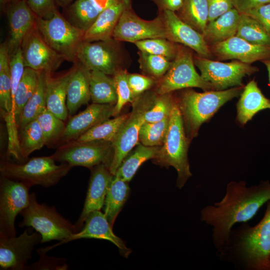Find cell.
<instances>
[{"label":"cell","mask_w":270,"mask_h":270,"mask_svg":"<svg viewBox=\"0 0 270 270\" xmlns=\"http://www.w3.org/2000/svg\"><path fill=\"white\" fill-rule=\"evenodd\" d=\"M270 200V182L261 181L248 186L244 180L227 184L224 196L200 210V220L212 228V238L216 253L228 242L234 226L247 222Z\"/></svg>","instance_id":"1"},{"label":"cell","mask_w":270,"mask_h":270,"mask_svg":"<svg viewBox=\"0 0 270 270\" xmlns=\"http://www.w3.org/2000/svg\"><path fill=\"white\" fill-rule=\"evenodd\" d=\"M216 254L244 270H270V200L259 222L242 223L232 228L228 243Z\"/></svg>","instance_id":"2"},{"label":"cell","mask_w":270,"mask_h":270,"mask_svg":"<svg viewBox=\"0 0 270 270\" xmlns=\"http://www.w3.org/2000/svg\"><path fill=\"white\" fill-rule=\"evenodd\" d=\"M244 86L203 92H196L190 88L180 90L176 97L185 132L190 142L198 135L202 124L210 120L226 102L238 96Z\"/></svg>","instance_id":"3"},{"label":"cell","mask_w":270,"mask_h":270,"mask_svg":"<svg viewBox=\"0 0 270 270\" xmlns=\"http://www.w3.org/2000/svg\"><path fill=\"white\" fill-rule=\"evenodd\" d=\"M190 142L186 136L182 118L174 96L170 124L163 144L155 158L166 166H172L177 172L176 186L181 189L192 176L188 159Z\"/></svg>","instance_id":"4"},{"label":"cell","mask_w":270,"mask_h":270,"mask_svg":"<svg viewBox=\"0 0 270 270\" xmlns=\"http://www.w3.org/2000/svg\"><path fill=\"white\" fill-rule=\"evenodd\" d=\"M52 156L34 157L24 163L2 160L0 175L22 182L29 186L40 185L48 188L58 184L72 168L67 163L56 164Z\"/></svg>","instance_id":"5"},{"label":"cell","mask_w":270,"mask_h":270,"mask_svg":"<svg viewBox=\"0 0 270 270\" xmlns=\"http://www.w3.org/2000/svg\"><path fill=\"white\" fill-rule=\"evenodd\" d=\"M20 214L21 228L30 226L42 236L41 243L62 240L76 232L74 224L61 216L54 206L38 203L34 192L30 194L28 206Z\"/></svg>","instance_id":"6"},{"label":"cell","mask_w":270,"mask_h":270,"mask_svg":"<svg viewBox=\"0 0 270 270\" xmlns=\"http://www.w3.org/2000/svg\"><path fill=\"white\" fill-rule=\"evenodd\" d=\"M122 42L114 38L95 42L83 41L76 53V62L90 70H98L108 75L126 69L128 57Z\"/></svg>","instance_id":"7"},{"label":"cell","mask_w":270,"mask_h":270,"mask_svg":"<svg viewBox=\"0 0 270 270\" xmlns=\"http://www.w3.org/2000/svg\"><path fill=\"white\" fill-rule=\"evenodd\" d=\"M156 94L155 90H149L134 100L132 110L112 142L114 156L109 168L115 175L124 158L137 144L140 128L145 122L144 115L150 108Z\"/></svg>","instance_id":"8"},{"label":"cell","mask_w":270,"mask_h":270,"mask_svg":"<svg viewBox=\"0 0 270 270\" xmlns=\"http://www.w3.org/2000/svg\"><path fill=\"white\" fill-rule=\"evenodd\" d=\"M194 66L192 50L178 44L177 53L170 68L157 81L154 90L158 94L192 88H200L204 91L214 90L212 84L198 73Z\"/></svg>","instance_id":"9"},{"label":"cell","mask_w":270,"mask_h":270,"mask_svg":"<svg viewBox=\"0 0 270 270\" xmlns=\"http://www.w3.org/2000/svg\"><path fill=\"white\" fill-rule=\"evenodd\" d=\"M36 28L48 45L66 60L76 62V53L84 32L76 28L56 10L46 18H37Z\"/></svg>","instance_id":"10"},{"label":"cell","mask_w":270,"mask_h":270,"mask_svg":"<svg viewBox=\"0 0 270 270\" xmlns=\"http://www.w3.org/2000/svg\"><path fill=\"white\" fill-rule=\"evenodd\" d=\"M52 156L56 161L67 163L72 167L81 166L91 169L104 164L109 168L114 149L110 142L74 140L60 145Z\"/></svg>","instance_id":"11"},{"label":"cell","mask_w":270,"mask_h":270,"mask_svg":"<svg viewBox=\"0 0 270 270\" xmlns=\"http://www.w3.org/2000/svg\"><path fill=\"white\" fill-rule=\"evenodd\" d=\"M194 60L202 78L211 84L216 90L244 86L243 78L259 70L251 64L237 60L224 62L197 55L194 56Z\"/></svg>","instance_id":"12"},{"label":"cell","mask_w":270,"mask_h":270,"mask_svg":"<svg viewBox=\"0 0 270 270\" xmlns=\"http://www.w3.org/2000/svg\"><path fill=\"white\" fill-rule=\"evenodd\" d=\"M30 187L0 175V236H16L15 220L30 203Z\"/></svg>","instance_id":"13"},{"label":"cell","mask_w":270,"mask_h":270,"mask_svg":"<svg viewBox=\"0 0 270 270\" xmlns=\"http://www.w3.org/2000/svg\"><path fill=\"white\" fill-rule=\"evenodd\" d=\"M166 38L164 23L160 16L152 20L138 16L131 8L122 14L114 30L112 38L120 41L134 43L154 38Z\"/></svg>","instance_id":"14"},{"label":"cell","mask_w":270,"mask_h":270,"mask_svg":"<svg viewBox=\"0 0 270 270\" xmlns=\"http://www.w3.org/2000/svg\"><path fill=\"white\" fill-rule=\"evenodd\" d=\"M28 230L18 236H0V270H26L33 249L42 240L38 232L28 234Z\"/></svg>","instance_id":"15"},{"label":"cell","mask_w":270,"mask_h":270,"mask_svg":"<svg viewBox=\"0 0 270 270\" xmlns=\"http://www.w3.org/2000/svg\"><path fill=\"white\" fill-rule=\"evenodd\" d=\"M25 68L52 72L66 60L45 42L36 27L24 38L20 45Z\"/></svg>","instance_id":"16"},{"label":"cell","mask_w":270,"mask_h":270,"mask_svg":"<svg viewBox=\"0 0 270 270\" xmlns=\"http://www.w3.org/2000/svg\"><path fill=\"white\" fill-rule=\"evenodd\" d=\"M80 238H97L108 240L116 245L120 254L126 258L128 257L132 252L130 248L126 246L124 242L114 233L112 227L108 222L104 214L100 210H96L88 214L80 232L72 234L54 245L38 249L37 252L38 254H46L59 246Z\"/></svg>","instance_id":"17"},{"label":"cell","mask_w":270,"mask_h":270,"mask_svg":"<svg viewBox=\"0 0 270 270\" xmlns=\"http://www.w3.org/2000/svg\"><path fill=\"white\" fill-rule=\"evenodd\" d=\"M158 15L164 23L166 39L190 48L201 57L210 59L212 58L202 34L182 21L175 12L158 11Z\"/></svg>","instance_id":"18"},{"label":"cell","mask_w":270,"mask_h":270,"mask_svg":"<svg viewBox=\"0 0 270 270\" xmlns=\"http://www.w3.org/2000/svg\"><path fill=\"white\" fill-rule=\"evenodd\" d=\"M209 47L219 60H236L252 64L270 59V46L253 44L236 36Z\"/></svg>","instance_id":"19"},{"label":"cell","mask_w":270,"mask_h":270,"mask_svg":"<svg viewBox=\"0 0 270 270\" xmlns=\"http://www.w3.org/2000/svg\"><path fill=\"white\" fill-rule=\"evenodd\" d=\"M114 176L109 168L104 164L91 168L84 208L79 218L74 224L76 232L81 230L88 214L94 211L100 210L104 206L107 191Z\"/></svg>","instance_id":"20"},{"label":"cell","mask_w":270,"mask_h":270,"mask_svg":"<svg viewBox=\"0 0 270 270\" xmlns=\"http://www.w3.org/2000/svg\"><path fill=\"white\" fill-rule=\"evenodd\" d=\"M114 105L92 103L72 116L68 122L58 144L76 140L98 124L112 116Z\"/></svg>","instance_id":"21"},{"label":"cell","mask_w":270,"mask_h":270,"mask_svg":"<svg viewBox=\"0 0 270 270\" xmlns=\"http://www.w3.org/2000/svg\"><path fill=\"white\" fill-rule=\"evenodd\" d=\"M10 38L6 43L9 56L20 47L25 36L36 27L37 16L25 0H16L7 10Z\"/></svg>","instance_id":"22"},{"label":"cell","mask_w":270,"mask_h":270,"mask_svg":"<svg viewBox=\"0 0 270 270\" xmlns=\"http://www.w3.org/2000/svg\"><path fill=\"white\" fill-rule=\"evenodd\" d=\"M131 7V0H118L100 12L94 24L85 32L84 40L95 42L112 38L114 30L122 14Z\"/></svg>","instance_id":"23"},{"label":"cell","mask_w":270,"mask_h":270,"mask_svg":"<svg viewBox=\"0 0 270 270\" xmlns=\"http://www.w3.org/2000/svg\"><path fill=\"white\" fill-rule=\"evenodd\" d=\"M270 109V100L262 92L254 80H250L240 94L236 104V122L244 126L258 112Z\"/></svg>","instance_id":"24"},{"label":"cell","mask_w":270,"mask_h":270,"mask_svg":"<svg viewBox=\"0 0 270 270\" xmlns=\"http://www.w3.org/2000/svg\"><path fill=\"white\" fill-rule=\"evenodd\" d=\"M72 71V68L65 74L54 78L52 76L51 72H47L46 108L63 120L67 118L68 114L66 96Z\"/></svg>","instance_id":"25"},{"label":"cell","mask_w":270,"mask_h":270,"mask_svg":"<svg viewBox=\"0 0 270 270\" xmlns=\"http://www.w3.org/2000/svg\"><path fill=\"white\" fill-rule=\"evenodd\" d=\"M90 70L78 63L72 68L66 96L69 114H72L90 100Z\"/></svg>","instance_id":"26"},{"label":"cell","mask_w":270,"mask_h":270,"mask_svg":"<svg viewBox=\"0 0 270 270\" xmlns=\"http://www.w3.org/2000/svg\"><path fill=\"white\" fill-rule=\"evenodd\" d=\"M240 13L233 8L214 20L208 22L202 34L210 46L225 41L236 35Z\"/></svg>","instance_id":"27"},{"label":"cell","mask_w":270,"mask_h":270,"mask_svg":"<svg viewBox=\"0 0 270 270\" xmlns=\"http://www.w3.org/2000/svg\"><path fill=\"white\" fill-rule=\"evenodd\" d=\"M160 146H148L142 144H138L124 158L114 176L129 182L144 162L157 157Z\"/></svg>","instance_id":"28"},{"label":"cell","mask_w":270,"mask_h":270,"mask_svg":"<svg viewBox=\"0 0 270 270\" xmlns=\"http://www.w3.org/2000/svg\"><path fill=\"white\" fill-rule=\"evenodd\" d=\"M128 182L114 176L108 188L104 213L112 227L128 196L130 188Z\"/></svg>","instance_id":"29"},{"label":"cell","mask_w":270,"mask_h":270,"mask_svg":"<svg viewBox=\"0 0 270 270\" xmlns=\"http://www.w3.org/2000/svg\"><path fill=\"white\" fill-rule=\"evenodd\" d=\"M47 72L45 70L40 71L38 86L22 109L17 125L18 130L30 122L36 120L38 116L46 108Z\"/></svg>","instance_id":"30"},{"label":"cell","mask_w":270,"mask_h":270,"mask_svg":"<svg viewBox=\"0 0 270 270\" xmlns=\"http://www.w3.org/2000/svg\"><path fill=\"white\" fill-rule=\"evenodd\" d=\"M90 90L92 103L115 105L116 102L117 95L113 78L104 72L90 71Z\"/></svg>","instance_id":"31"},{"label":"cell","mask_w":270,"mask_h":270,"mask_svg":"<svg viewBox=\"0 0 270 270\" xmlns=\"http://www.w3.org/2000/svg\"><path fill=\"white\" fill-rule=\"evenodd\" d=\"M0 106L2 114L14 118L10 68V56L7 44L0 46Z\"/></svg>","instance_id":"32"},{"label":"cell","mask_w":270,"mask_h":270,"mask_svg":"<svg viewBox=\"0 0 270 270\" xmlns=\"http://www.w3.org/2000/svg\"><path fill=\"white\" fill-rule=\"evenodd\" d=\"M175 12L182 21L203 34L208 23L206 0H184L180 8Z\"/></svg>","instance_id":"33"},{"label":"cell","mask_w":270,"mask_h":270,"mask_svg":"<svg viewBox=\"0 0 270 270\" xmlns=\"http://www.w3.org/2000/svg\"><path fill=\"white\" fill-rule=\"evenodd\" d=\"M39 76L40 71L29 68H25L13 98V110L16 125L24 105L38 86Z\"/></svg>","instance_id":"34"},{"label":"cell","mask_w":270,"mask_h":270,"mask_svg":"<svg viewBox=\"0 0 270 270\" xmlns=\"http://www.w3.org/2000/svg\"><path fill=\"white\" fill-rule=\"evenodd\" d=\"M130 113L106 120L95 126L78 138L79 142L106 141L112 142L125 122Z\"/></svg>","instance_id":"35"},{"label":"cell","mask_w":270,"mask_h":270,"mask_svg":"<svg viewBox=\"0 0 270 270\" xmlns=\"http://www.w3.org/2000/svg\"><path fill=\"white\" fill-rule=\"evenodd\" d=\"M18 133L20 153L24 162L30 154L45 145L44 138L37 120L26 124Z\"/></svg>","instance_id":"36"},{"label":"cell","mask_w":270,"mask_h":270,"mask_svg":"<svg viewBox=\"0 0 270 270\" xmlns=\"http://www.w3.org/2000/svg\"><path fill=\"white\" fill-rule=\"evenodd\" d=\"M236 36L256 45L270 46V35L255 18L240 14Z\"/></svg>","instance_id":"37"},{"label":"cell","mask_w":270,"mask_h":270,"mask_svg":"<svg viewBox=\"0 0 270 270\" xmlns=\"http://www.w3.org/2000/svg\"><path fill=\"white\" fill-rule=\"evenodd\" d=\"M100 13L89 0H76L69 8L67 20L85 32L94 24Z\"/></svg>","instance_id":"38"},{"label":"cell","mask_w":270,"mask_h":270,"mask_svg":"<svg viewBox=\"0 0 270 270\" xmlns=\"http://www.w3.org/2000/svg\"><path fill=\"white\" fill-rule=\"evenodd\" d=\"M42 130L45 145L51 148L59 144L64 130V120L46 108L36 119Z\"/></svg>","instance_id":"39"},{"label":"cell","mask_w":270,"mask_h":270,"mask_svg":"<svg viewBox=\"0 0 270 270\" xmlns=\"http://www.w3.org/2000/svg\"><path fill=\"white\" fill-rule=\"evenodd\" d=\"M170 120V116L158 122H145L140 130L139 141L146 146H162L168 132Z\"/></svg>","instance_id":"40"},{"label":"cell","mask_w":270,"mask_h":270,"mask_svg":"<svg viewBox=\"0 0 270 270\" xmlns=\"http://www.w3.org/2000/svg\"><path fill=\"white\" fill-rule=\"evenodd\" d=\"M140 68L145 75L156 80L161 78L170 68L172 60L164 56L139 50Z\"/></svg>","instance_id":"41"},{"label":"cell","mask_w":270,"mask_h":270,"mask_svg":"<svg viewBox=\"0 0 270 270\" xmlns=\"http://www.w3.org/2000/svg\"><path fill=\"white\" fill-rule=\"evenodd\" d=\"M134 44L140 51L162 56L171 60L176 57L178 47V44L162 38L144 40Z\"/></svg>","instance_id":"42"},{"label":"cell","mask_w":270,"mask_h":270,"mask_svg":"<svg viewBox=\"0 0 270 270\" xmlns=\"http://www.w3.org/2000/svg\"><path fill=\"white\" fill-rule=\"evenodd\" d=\"M173 92L156 94L150 108L144 115L145 122H156L170 116L174 96Z\"/></svg>","instance_id":"43"},{"label":"cell","mask_w":270,"mask_h":270,"mask_svg":"<svg viewBox=\"0 0 270 270\" xmlns=\"http://www.w3.org/2000/svg\"><path fill=\"white\" fill-rule=\"evenodd\" d=\"M128 74L126 69H122L112 75L117 95L113 116H118L125 104L128 102L132 104L134 101L128 81Z\"/></svg>","instance_id":"44"},{"label":"cell","mask_w":270,"mask_h":270,"mask_svg":"<svg viewBox=\"0 0 270 270\" xmlns=\"http://www.w3.org/2000/svg\"><path fill=\"white\" fill-rule=\"evenodd\" d=\"M128 81L134 100L156 86L157 80L146 75L138 74H128Z\"/></svg>","instance_id":"45"},{"label":"cell","mask_w":270,"mask_h":270,"mask_svg":"<svg viewBox=\"0 0 270 270\" xmlns=\"http://www.w3.org/2000/svg\"><path fill=\"white\" fill-rule=\"evenodd\" d=\"M10 68L13 102V98L26 68L20 47L10 55Z\"/></svg>","instance_id":"46"},{"label":"cell","mask_w":270,"mask_h":270,"mask_svg":"<svg viewBox=\"0 0 270 270\" xmlns=\"http://www.w3.org/2000/svg\"><path fill=\"white\" fill-rule=\"evenodd\" d=\"M40 258L38 260L28 266L26 270H67L68 266L66 260L48 256L46 254H39Z\"/></svg>","instance_id":"47"},{"label":"cell","mask_w":270,"mask_h":270,"mask_svg":"<svg viewBox=\"0 0 270 270\" xmlns=\"http://www.w3.org/2000/svg\"><path fill=\"white\" fill-rule=\"evenodd\" d=\"M26 2L38 18H46L56 11L54 0H26Z\"/></svg>","instance_id":"48"},{"label":"cell","mask_w":270,"mask_h":270,"mask_svg":"<svg viewBox=\"0 0 270 270\" xmlns=\"http://www.w3.org/2000/svg\"><path fill=\"white\" fill-rule=\"evenodd\" d=\"M208 10V22L234 8L232 0H206Z\"/></svg>","instance_id":"49"},{"label":"cell","mask_w":270,"mask_h":270,"mask_svg":"<svg viewBox=\"0 0 270 270\" xmlns=\"http://www.w3.org/2000/svg\"><path fill=\"white\" fill-rule=\"evenodd\" d=\"M244 14L257 20L270 35V2L254 8Z\"/></svg>","instance_id":"50"},{"label":"cell","mask_w":270,"mask_h":270,"mask_svg":"<svg viewBox=\"0 0 270 270\" xmlns=\"http://www.w3.org/2000/svg\"><path fill=\"white\" fill-rule=\"evenodd\" d=\"M234 6L240 13L244 14L260 6L270 2V0H232Z\"/></svg>","instance_id":"51"},{"label":"cell","mask_w":270,"mask_h":270,"mask_svg":"<svg viewBox=\"0 0 270 270\" xmlns=\"http://www.w3.org/2000/svg\"><path fill=\"white\" fill-rule=\"evenodd\" d=\"M158 7V11L170 10L176 12L182 6L184 0H150Z\"/></svg>","instance_id":"52"},{"label":"cell","mask_w":270,"mask_h":270,"mask_svg":"<svg viewBox=\"0 0 270 270\" xmlns=\"http://www.w3.org/2000/svg\"><path fill=\"white\" fill-rule=\"evenodd\" d=\"M100 12L116 3L118 0H89Z\"/></svg>","instance_id":"53"},{"label":"cell","mask_w":270,"mask_h":270,"mask_svg":"<svg viewBox=\"0 0 270 270\" xmlns=\"http://www.w3.org/2000/svg\"><path fill=\"white\" fill-rule=\"evenodd\" d=\"M74 0H56V2L62 6L69 4Z\"/></svg>","instance_id":"54"},{"label":"cell","mask_w":270,"mask_h":270,"mask_svg":"<svg viewBox=\"0 0 270 270\" xmlns=\"http://www.w3.org/2000/svg\"><path fill=\"white\" fill-rule=\"evenodd\" d=\"M262 62L264 64L267 68L269 80L270 82V59L262 60Z\"/></svg>","instance_id":"55"},{"label":"cell","mask_w":270,"mask_h":270,"mask_svg":"<svg viewBox=\"0 0 270 270\" xmlns=\"http://www.w3.org/2000/svg\"><path fill=\"white\" fill-rule=\"evenodd\" d=\"M8 0H0V4L4 5Z\"/></svg>","instance_id":"56"},{"label":"cell","mask_w":270,"mask_h":270,"mask_svg":"<svg viewBox=\"0 0 270 270\" xmlns=\"http://www.w3.org/2000/svg\"><path fill=\"white\" fill-rule=\"evenodd\" d=\"M269 262H270V256L269 257Z\"/></svg>","instance_id":"57"},{"label":"cell","mask_w":270,"mask_h":270,"mask_svg":"<svg viewBox=\"0 0 270 270\" xmlns=\"http://www.w3.org/2000/svg\"><path fill=\"white\" fill-rule=\"evenodd\" d=\"M12 0L14 1V0Z\"/></svg>","instance_id":"58"}]
</instances>
